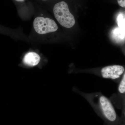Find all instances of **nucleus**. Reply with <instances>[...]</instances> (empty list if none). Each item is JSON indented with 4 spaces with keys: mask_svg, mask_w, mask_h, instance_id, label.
<instances>
[{
    "mask_svg": "<svg viewBox=\"0 0 125 125\" xmlns=\"http://www.w3.org/2000/svg\"><path fill=\"white\" fill-rule=\"evenodd\" d=\"M92 106L99 109L107 119L111 122L116 120V113L111 101L106 97L100 93L84 94Z\"/></svg>",
    "mask_w": 125,
    "mask_h": 125,
    "instance_id": "1",
    "label": "nucleus"
},
{
    "mask_svg": "<svg viewBox=\"0 0 125 125\" xmlns=\"http://www.w3.org/2000/svg\"><path fill=\"white\" fill-rule=\"evenodd\" d=\"M33 32L41 38L47 37L48 35L58 30L55 21L47 16L40 13L35 17L33 23Z\"/></svg>",
    "mask_w": 125,
    "mask_h": 125,
    "instance_id": "2",
    "label": "nucleus"
},
{
    "mask_svg": "<svg viewBox=\"0 0 125 125\" xmlns=\"http://www.w3.org/2000/svg\"><path fill=\"white\" fill-rule=\"evenodd\" d=\"M118 92L121 94H125V72L122 78L118 88Z\"/></svg>",
    "mask_w": 125,
    "mask_h": 125,
    "instance_id": "9",
    "label": "nucleus"
},
{
    "mask_svg": "<svg viewBox=\"0 0 125 125\" xmlns=\"http://www.w3.org/2000/svg\"><path fill=\"white\" fill-rule=\"evenodd\" d=\"M17 5L19 10L24 11L25 10L29 9L31 5L29 0H13Z\"/></svg>",
    "mask_w": 125,
    "mask_h": 125,
    "instance_id": "7",
    "label": "nucleus"
},
{
    "mask_svg": "<svg viewBox=\"0 0 125 125\" xmlns=\"http://www.w3.org/2000/svg\"><path fill=\"white\" fill-rule=\"evenodd\" d=\"M40 56L37 52H30L25 54L23 59L24 64L28 66H34L39 64L40 61Z\"/></svg>",
    "mask_w": 125,
    "mask_h": 125,
    "instance_id": "5",
    "label": "nucleus"
},
{
    "mask_svg": "<svg viewBox=\"0 0 125 125\" xmlns=\"http://www.w3.org/2000/svg\"><path fill=\"white\" fill-rule=\"evenodd\" d=\"M52 11L57 22L64 28H71L75 24L74 17L71 13L69 6L65 1H62L55 4Z\"/></svg>",
    "mask_w": 125,
    "mask_h": 125,
    "instance_id": "3",
    "label": "nucleus"
},
{
    "mask_svg": "<svg viewBox=\"0 0 125 125\" xmlns=\"http://www.w3.org/2000/svg\"><path fill=\"white\" fill-rule=\"evenodd\" d=\"M125 71V68L122 66L113 65L103 67L100 75L102 78L116 80L120 78Z\"/></svg>",
    "mask_w": 125,
    "mask_h": 125,
    "instance_id": "4",
    "label": "nucleus"
},
{
    "mask_svg": "<svg viewBox=\"0 0 125 125\" xmlns=\"http://www.w3.org/2000/svg\"><path fill=\"white\" fill-rule=\"evenodd\" d=\"M117 22L118 27L125 32V17L122 14L118 15L117 17Z\"/></svg>",
    "mask_w": 125,
    "mask_h": 125,
    "instance_id": "8",
    "label": "nucleus"
},
{
    "mask_svg": "<svg viewBox=\"0 0 125 125\" xmlns=\"http://www.w3.org/2000/svg\"><path fill=\"white\" fill-rule=\"evenodd\" d=\"M112 36L116 42H123L125 40V32L119 27L113 30L112 32Z\"/></svg>",
    "mask_w": 125,
    "mask_h": 125,
    "instance_id": "6",
    "label": "nucleus"
},
{
    "mask_svg": "<svg viewBox=\"0 0 125 125\" xmlns=\"http://www.w3.org/2000/svg\"><path fill=\"white\" fill-rule=\"evenodd\" d=\"M117 2L121 7L125 8V0H117Z\"/></svg>",
    "mask_w": 125,
    "mask_h": 125,
    "instance_id": "10",
    "label": "nucleus"
},
{
    "mask_svg": "<svg viewBox=\"0 0 125 125\" xmlns=\"http://www.w3.org/2000/svg\"><path fill=\"white\" fill-rule=\"evenodd\" d=\"M36 0L41 4L46 5L47 4L48 2L50 0Z\"/></svg>",
    "mask_w": 125,
    "mask_h": 125,
    "instance_id": "11",
    "label": "nucleus"
}]
</instances>
